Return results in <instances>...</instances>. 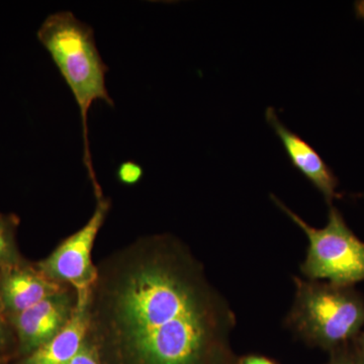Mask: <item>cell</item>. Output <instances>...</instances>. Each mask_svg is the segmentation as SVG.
Returning <instances> with one entry per match:
<instances>
[{
    "instance_id": "cell-1",
    "label": "cell",
    "mask_w": 364,
    "mask_h": 364,
    "mask_svg": "<svg viewBox=\"0 0 364 364\" xmlns=\"http://www.w3.org/2000/svg\"><path fill=\"white\" fill-rule=\"evenodd\" d=\"M87 337L102 364H222L236 316L191 249L142 237L97 265Z\"/></svg>"
},
{
    "instance_id": "cell-2",
    "label": "cell",
    "mask_w": 364,
    "mask_h": 364,
    "mask_svg": "<svg viewBox=\"0 0 364 364\" xmlns=\"http://www.w3.org/2000/svg\"><path fill=\"white\" fill-rule=\"evenodd\" d=\"M37 37L75 98L82 123L83 162L95 196L102 195L91 157L88 114L97 100L112 107L114 102L105 85L109 67L98 51L93 28L79 21L71 11H59L46 18Z\"/></svg>"
},
{
    "instance_id": "cell-3",
    "label": "cell",
    "mask_w": 364,
    "mask_h": 364,
    "mask_svg": "<svg viewBox=\"0 0 364 364\" xmlns=\"http://www.w3.org/2000/svg\"><path fill=\"white\" fill-rule=\"evenodd\" d=\"M296 296L286 324L309 343L325 349L344 346L364 326V298L353 287L294 277Z\"/></svg>"
},
{
    "instance_id": "cell-4",
    "label": "cell",
    "mask_w": 364,
    "mask_h": 364,
    "mask_svg": "<svg viewBox=\"0 0 364 364\" xmlns=\"http://www.w3.org/2000/svg\"><path fill=\"white\" fill-rule=\"evenodd\" d=\"M272 200L308 238L306 259L301 265L306 279L326 280L340 287H354L364 282V242L349 229L334 205H329L327 225L318 229L304 221L277 196L272 195Z\"/></svg>"
},
{
    "instance_id": "cell-5",
    "label": "cell",
    "mask_w": 364,
    "mask_h": 364,
    "mask_svg": "<svg viewBox=\"0 0 364 364\" xmlns=\"http://www.w3.org/2000/svg\"><path fill=\"white\" fill-rule=\"evenodd\" d=\"M111 208V198H97L95 212L85 226L60 242L44 259L35 262L36 267L53 282L75 289L79 298L90 296L97 277L91 252Z\"/></svg>"
},
{
    "instance_id": "cell-6",
    "label": "cell",
    "mask_w": 364,
    "mask_h": 364,
    "mask_svg": "<svg viewBox=\"0 0 364 364\" xmlns=\"http://www.w3.org/2000/svg\"><path fill=\"white\" fill-rule=\"evenodd\" d=\"M75 289L67 287L11 318L16 339V363L54 338L77 308Z\"/></svg>"
},
{
    "instance_id": "cell-7",
    "label": "cell",
    "mask_w": 364,
    "mask_h": 364,
    "mask_svg": "<svg viewBox=\"0 0 364 364\" xmlns=\"http://www.w3.org/2000/svg\"><path fill=\"white\" fill-rule=\"evenodd\" d=\"M67 287L48 279L28 260L0 269V305L9 318Z\"/></svg>"
},
{
    "instance_id": "cell-8",
    "label": "cell",
    "mask_w": 364,
    "mask_h": 364,
    "mask_svg": "<svg viewBox=\"0 0 364 364\" xmlns=\"http://www.w3.org/2000/svg\"><path fill=\"white\" fill-rule=\"evenodd\" d=\"M265 117L267 123L282 141L294 168L298 169L322 193L328 205H331L335 198H341L336 191L338 178L317 151L301 136L287 129L279 121L273 107H268Z\"/></svg>"
},
{
    "instance_id": "cell-9",
    "label": "cell",
    "mask_w": 364,
    "mask_h": 364,
    "mask_svg": "<svg viewBox=\"0 0 364 364\" xmlns=\"http://www.w3.org/2000/svg\"><path fill=\"white\" fill-rule=\"evenodd\" d=\"M88 298H78L73 317L54 338L13 364H68L87 338L90 328Z\"/></svg>"
},
{
    "instance_id": "cell-10",
    "label": "cell",
    "mask_w": 364,
    "mask_h": 364,
    "mask_svg": "<svg viewBox=\"0 0 364 364\" xmlns=\"http://www.w3.org/2000/svg\"><path fill=\"white\" fill-rule=\"evenodd\" d=\"M20 218L14 214L0 213V269L14 267L26 261L16 242Z\"/></svg>"
},
{
    "instance_id": "cell-11",
    "label": "cell",
    "mask_w": 364,
    "mask_h": 364,
    "mask_svg": "<svg viewBox=\"0 0 364 364\" xmlns=\"http://www.w3.org/2000/svg\"><path fill=\"white\" fill-rule=\"evenodd\" d=\"M16 339L11 318L0 305V356L7 359L9 363L16 360Z\"/></svg>"
},
{
    "instance_id": "cell-12",
    "label": "cell",
    "mask_w": 364,
    "mask_h": 364,
    "mask_svg": "<svg viewBox=\"0 0 364 364\" xmlns=\"http://www.w3.org/2000/svg\"><path fill=\"white\" fill-rule=\"evenodd\" d=\"M143 176L144 169L136 162L124 161L117 169V181L124 186H136L141 181Z\"/></svg>"
},
{
    "instance_id": "cell-13",
    "label": "cell",
    "mask_w": 364,
    "mask_h": 364,
    "mask_svg": "<svg viewBox=\"0 0 364 364\" xmlns=\"http://www.w3.org/2000/svg\"><path fill=\"white\" fill-rule=\"evenodd\" d=\"M68 364H102V361L97 347L87 337L80 350Z\"/></svg>"
},
{
    "instance_id": "cell-14",
    "label": "cell",
    "mask_w": 364,
    "mask_h": 364,
    "mask_svg": "<svg viewBox=\"0 0 364 364\" xmlns=\"http://www.w3.org/2000/svg\"><path fill=\"white\" fill-rule=\"evenodd\" d=\"M340 348H338V353L334 356L329 364H364L363 359L355 351H342Z\"/></svg>"
},
{
    "instance_id": "cell-15",
    "label": "cell",
    "mask_w": 364,
    "mask_h": 364,
    "mask_svg": "<svg viewBox=\"0 0 364 364\" xmlns=\"http://www.w3.org/2000/svg\"><path fill=\"white\" fill-rule=\"evenodd\" d=\"M352 343H353L354 351L364 360V331L359 333Z\"/></svg>"
},
{
    "instance_id": "cell-16",
    "label": "cell",
    "mask_w": 364,
    "mask_h": 364,
    "mask_svg": "<svg viewBox=\"0 0 364 364\" xmlns=\"http://www.w3.org/2000/svg\"><path fill=\"white\" fill-rule=\"evenodd\" d=\"M240 364H275L273 361L268 358H262V356L250 355L244 358L240 361Z\"/></svg>"
},
{
    "instance_id": "cell-17",
    "label": "cell",
    "mask_w": 364,
    "mask_h": 364,
    "mask_svg": "<svg viewBox=\"0 0 364 364\" xmlns=\"http://www.w3.org/2000/svg\"><path fill=\"white\" fill-rule=\"evenodd\" d=\"M354 9H355L356 16L364 21V0L356 1L354 4Z\"/></svg>"
},
{
    "instance_id": "cell-18",
    "label": "cell",
    "mask_w": 364,
    "mask_h": 364,
    "mask_svg": "<svg viewBox=\"0 0 364 364\" xmlns=\"http://www.w3.org/2000/svg\"><path fill=\"white\" fill-rule=\"evenodd\" d=\"M9 361L7 359L2 358L0 356V364H9Z\"/></svg>"
}]
</instances>
